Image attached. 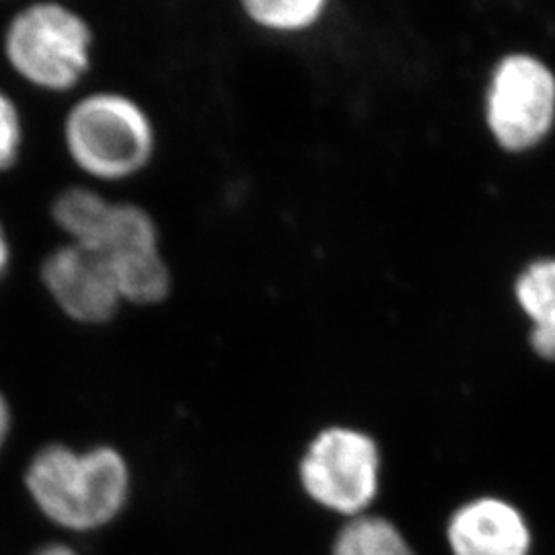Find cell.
Here are the masks:
<instances>
[{
  "instance_id": "9a60e30c",
  "label": "cell",
  "mask_w": 555,
  "mask_h": 555,
  "mask_svg": "<svg viewBox=\"0 0 555 555\" xmlns=\"http://www.w3.org/2000/svg\"><path fill=\"white\" fill-rule=\"evenodd\" d=\"M9 261H11V245H9V238H7V233H4V227L0 222V276L9 268Z\"/></svg>"
},
{
  "instance_id": "3957f363",
  "label": "cell",
  "mask_w": 555,
  "mask_h": 555,
  "mask_svg": "<svg viewBox=\"0 0 555 555\" xmlns=\"http://www.w3.org/2000/svg\"><path fill=\"white\" fill-rule=\"evenodd\" d=\"M93 31L85 17L60 2H36L20 11L4 31V56L29 85L64 93L91 66Z\"/></svg>"
},
{
  "instance_id": "5bb4252c",
  "label": "cell",
  "mask_w": 555,
  "mask_h": 555,
  "mask_svg": "<svg viewBox=\"0 0 555 555\" xmlns=\"http://www.w3.org/2000/svg\"><path fill=\"white\" fill-rule=\"evenodd\" d=\"M9 430H11V408H9L4 396L0 393V449L9 437Z\"/></svg>"
},
{
  "instance_id": "7a4b0ae2",
  "label": "cell",
  "mask_w": 555,
  "mask_h": 555,
  "mask_svg": "<svg viewBox=\"0 0 555 555\" xmlns=\"http://www.w3.org/2000/svg\"><path fill=\"white\" fill-rule=\"evenodd\" d=\"M64 144L91 178L121 181L140 173L155 153V128L137 101L101 91L77 101L64 119Z\"/></svg>"
},
{
  "instance_id": "30bf717a",
  "label": "cell",
  "mask_w": 555,
  "mask_h": 555,
  "mask_svg": "<svg viewBox=\"0 0 555 555\" xmlns=\"http://www.w3.org/2000/svg\"><path fill=\"white\" fill-rule=\"evenodd\" d=\"M247 17L261 29L297 34L318 25L327 2L323 0H249L243 2Z\"/></svg>"
},
{
  "instance_id": "8992f818",
  "label": "cell",
  "mask_w": 555,
  "mask_h": 555,
  "mask_svg": "<svg viewBox=\"0 0 555 555\" xmlns=\"http://www.w3.org/2000/svg\"><path fill=\"white\" fill-rule=\"evenodd\" d=\"M41 282L66 318L101 325L118 313V284L100 254L66 243L54 249L41 266Z\"/></svg>"
},
{
  "instance_id": "9c48e42d",
  "label": "cell",
  "mask_w": 555,
  "mask_h": 555,
  "mask_svg": "<svg viewBox=\"0 0 555 555\" xmlns=\"http://www.w3.org/2000/svg\"><path fill=\"white\" fill-rule=\"evenodd\" d=\"M332 555H414L393 522L380 516L352 518L336 539Z\"/></svg>"
},
{
  "instance_id": "ba28073f",
  "label": "cell",
  "mask_w": 555,
  "mask_h": 555,
  "mask_svg": "<svg viewBox=\"0 0 555 555\" xmlns=\"http://www.w3.org/2000/svg\"><path fill=\"white\" fill-rule=\"evenodd\" d=\"M112 202L91 188H70L54 199L52 219L60 231L68 235V243L91 249L98 241L101 227L109 215Z\"/></svg>"
},
{
  "instance_id": "2e32d148",
  "label": "cell",
  "mask_w": 555,
  "mask_h": 555,
  "mask_svg": "<svg viewBox=\"0 0 555 555\" xmlns=\"http://www.w3.org/2000/svg\"><path fill=\"white\" fill-rule=\"evenodd\" d=\"M36 555H77L70 547H66V545H48V547H43Z\"/></svg>"
},
{
  "instance_id": "6da1fadb",
  "label": "cell",
  "mask_w": 555,
  "mask_h": 555,
  "mask_svg": "<svg viewBox=\"0 0 555 555\" xmlns=\"http://www.w3.org/2000/svg\"><path fill=\"white\" fill-rule=\"evenodd\" d=\"M25 483L50 520L73 531H91L124 508L130 472L112 447L77 453L64 444H48L31 459Z\"/></svg>"
},
{
  "instance_id": "5b68a950",
  "label": "cell",
  "mask_w": 555,
  "mask_h": 555,
  "mask_svg": "<svg viewBox=\"0 0 555 555\" xmlns=\"http://www.w3.org/2000/svg\"><path fill=\"white\" fill-rule=\"evenodd\" d=\"M298 476L319 506L350 518L362 516L378 494L377 442L354 428H325L300 459Z\"/></svg>"
},
{
  "instance_id": "7c38bea8",
  "label": "cell",
  "mask_w": 555,
  "mask_h": 555,
  "mask_svg": "<svg viewBox=\"0 0 555 555\" xmlns=\"http://www.w3.org/2000/svg\"><path fill=\"white\" fill-rule=\"evenodd\" d=\"M23 126L17 105L0 91V171L11 169L20 159Z\"/></svg>"
},
{
  "instance_id": "8fae6325",
  "label": "cell",
  "mask_w": 555,
  "mask_h": 555,
  "mask_svg": "<svg viewBox=\"0 0 555 555\" xmlns=\"http://www.w3.org/2000/svg\"><path fill=\"white\" fill-rule=\"evenodd\" d=\"M515 298L533 325L555 327V258L529 263L516 278Z\"/></svg>"
},
{
  "instance_id": "52a82bcc",
  "label": "cell",
  "mask_w": 555,
  "mask_h": 555,
  "mask_svg": "<svg viewBox=\"0 0 555 555\" xmlns=\"http://www.w3.org/2000/svg\"><path fill=\"white\" fill-rule=\"evenodd\" d=\"M453 555H529L531 531L525 516L500 498H477L449 520Z\"/></svg>"
},
{
  "instance_id": "4fadbf2b",
  "label": "cell",
  "mask_w": 555,
  "mask_h": 555,
  "mask_svg": "<svg viewBox=\"0 0 555 555\" xmlns=\"http://www.w3.org/2000/svg\"><path fill=\"white\" fill-rule=\"evenodd\" d=\"M531 350L545 362H555V327L533 325L529 334Z\"/></svg>"
},
{
  "instance_id": "277c9868",
  "label": "cell",
  "mask_w": 555,
  "mask_h": 555,
  "mask_svg": "<svg viewBox=\"0 0 555 555\" xmlns=\"http://www.w3.org/2000/svg\"><path fill=\"white\" fill-rule=\"evenodd\" d=\"M486 124L500 149L533 151L554 130V70L527 52L500 60L486 93Z\"/></svg>"
}]
</instances>
